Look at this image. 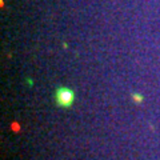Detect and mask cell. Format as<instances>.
<instances>
[{
  "instance_id": "obj_1",
  "label": "cell",
  "mask_w": 160,
  "mask_h": 160,
  "mask_svg": "<svg viewBox=\"0 0 160 160\" xmlns=\"http://www.w3.org/2000/svg\"><path fill=\"white\" fill-rule=\"evenodd\" d=\"M73 91L69 88L66 87H62V88H58L56 91V102L60 107L63 108H68L71 104L73 103Z\"/></svg>"
}]
</instances>
